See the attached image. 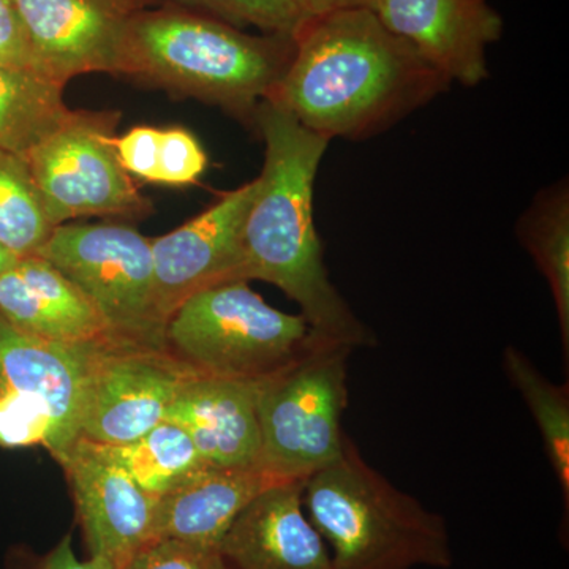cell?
<instances>
[{
  "instance_id": "cell-2",
  "label": "cell",
  "mask_w": 569,
  "mask_h": 569,
  "mask_svg": "<svg viewBox=\"0 0 569 569\" xmlns=\"http://www.w3.org/2000/svg\"><path fill=\"white\" fill-rule=\"evenodd\" d=\"M253 127L264 141V167L242 227L239 280L280 288L301 307L312 339L351 350L376 346L329 279L313 222V182L328 138L272 100L260 103Z\"/></svg>"
},
{
  "instance_id": "cell-9",
  "label": "cell",
  "mask_w": 569,
  "mask_h": 569,
  "mask_svg": "<svg viewBox=\"0 0 569 569\" xmlns=\"http://www.w3.org/2000/svg\"><path fill=\"white\" fill-rule=\"evenodd\" d=\"M193 370L167 348L108 339L93 348L78 440L126 445L167 418Z\"/></svg>"
},
{
  "instance_id": "cell-28",
  "label": "cell",
  "mask_w": 569,
  "mask_h": 569,
  "mask_svg": "<svg viewBox=\"0 0 569 569\" xmlns=\"http://www.w3.org/2000/svg\"><path fill=\"white\" fill-rule=\"evenodd\" d=\"M160 129L138 126L116 137V151L123 170L140 181L156 183Z\"/></svg>"
},
{
  "instance_id": "cell-29",
  "label": "cell",
  "mask_w": 569,
  "mask_h": 569,
  "mask_svg": "<svg viewBox=\"0 0 569 569\" xmlns=\"http://www.w3.org/2000/svg\"><path fill=\"white\" fill-rule=\"evenodd\" d=\"M6 569H116L108 561L93 559H78L71 545L70 535H66L43 556H37L28 549H17L11 552Z\"/></svg>"
},
{
  "instance_id": "cell-8",
  "label": "cell",
  "mask_w": 569,
  "mask_h": 569,
  "mask_svg": "<svg viewBox=\"0 0 569 569\" xmlns=\"http://www.w3.org/2000/svg\"><path fill=\"white\" fill-rule=\"evenodd\" d=\"M119 119V111H73L22 157L54 228L81 217L142 220L153 212L116 151Z\"/></svg>"
},
{
  "instance_id": "cell-19",
  "label": "cell",
  "mask_w": 569,
  "mask_h": 569,
  "mask_svg": "<svg viewBox=\"0 0 569 569\" xmlns=\"http://www.w3.org/2000/svg\"><path fill=\"white\" fill-rule=\"evenodd\" d=\"M63 89L32 67L0 63V151L24 157L54 133L73 112Z\"/></svg>"
},
{
  "instance_id": "cell-10",
  "label": "cell",
  "mask_w": 569,
  "mask_h": 569,
  "mask_svg": "<svg viewBox=\"0 0 569 569\" xmlns=\"http://www.w3.org/2000/svg\"><path fill=\"white\" fill-rule=\"evenodd\" d=\"M257 189L253 179L178 230L151 239L157 309L164 325L190 296L239 280L242 227Z\"/></svg>"
},
{
  "instance_id": "cell-31",
  "label": "cell",
  "mask_w": 569,
  "mask_h": 569,
  "mask_svg": "<svg viewBox=\"0 0 569 569\" xmlns=\"http://www.w3.org/2000/svg\"><path fill=\"white\" fill-rule=\"evenodd\" d=\"M306 7L310 14L328 13V11L359 9L367 7L369 9L370 0H299Z\"/></svg>"
},
{
  "instance_id": "cell-12",
  "label": "cell",
  "mask_w": 569,
  "mask_h": 569,
  "mask_svg": "<svg viewBox=\"0 0 569 569\" xmlns=\"http://www.w3.org/2000/svg\"><path fill=\"white\" fill-rule=\"evenodd\" d=\"M58 462L69 481L88 557L121 569L151 541L157 497L89 441H74Z\"/></svg>"
},
{
  "instance_id": "cell-16",
  "label": "cell",
  "mask_w": 569,
  "mask_h": 569,
  "mask_svg": "<svg viewBox=\"0 0 569 569\" xmlns=\"http://www.w3.org/2000/svg\"><path fill=\"white\" fill-rule=\"evenodd\" d=\"M0 316L28 335L66 346L112 339L80 288L40 254L18 257L0 276Z\"/></svg>"
},
{
  "instance_id": "cell-3",
  "label": "cell",
  "mask_w": 569,
  "mask_h": 569,
  "mask_svg": "<svg viewBox=\"0 0 569 569\" xmlns=\"http://www.w3.org/2000/svg\"><path fill=\"white\" fill-rule=\"evenodd\" d=\"M293 52V37L250 36L167 3L127 18L119 77L216 104L253 126L258 107L274 92Z\"/></svg>"
},
{
  "instance_id": "cell-27",
  "label": "cell",
  "mask_w": 569,
  "mask_h": 569,
  "mask_svg": "<svg viewBox=\"0 0 569 569\" xmlns=\"http://www.w3.org/2000/svg\"><path fill=\"white\" fill-rule=\"evenodd\" d=\"M121 569H228L219 549L181 539L160 538L142 545Z\"/></svg>"
},
{
  "instance_id": "cell-33",
  "label": "cell",
  "mask_w": 569,
  "mask_h": 569,
  "mask_svg": "<svg viewBox=\"0 0 569 569\" xmlns=\"http://www.w3.org/2000/svg\"><path fill=\"white\" fill-rule=\"evenodd\" d=\"M18 257H14L13 253H10L9 250L6 249V247L0 246V276L6 272V269L9 268L11 263H13L14 260H17Z\"/></svg>"
},
{
  "instance_id": "cell-1",
  "label": "cell",
  "mask_w": 569,
  "mask_h": 569,
  "mask_svg": "<svg viewBox=\"0 0 569 569\" xmlns=\"http://www.w3.org/2000/svg\"><path fill=\"white\" fill-rule=\"evenodd\" d=\"M449 86L367 7L313 14L266 100L328 138L365 140L387 130Z\"/></svg>"
},
{
  "instance_id": "cell-11",
  "label": "cell",
  "mask_w": 569,
  "mask_h": 569,
  "mask_svg": "<svg viewBox=\"0 0 569 569\" xmlns=\"http://www.w3.org/2000/svg\"><path fill=\"white\" fill-rule=\"evenodd\" d=\"M369 9L449 82L473 88L489 77L503 18L488 0H370Z\"/></svg>"
},
{
  "instance_id": "cell-17",
  "label": "cell",
  "mask_w": 569,
  "mask_h": 569,
  "mask_svg": "<svg viewBox=\"0 0 569 569\" xmlns=\"http://www.w3.org/2000/svg\"><path fill=\"white\" fill-rule=\"evenodd\" d=\"M164 421L181 426L208 466L260 468L257 383L194 373Z\"/></svg>"
},
{
  "instance_id": "cell-30",
  "label": "cell",
  "mask_w": 569,
  "mask_h": 569,
  "mask_svg": "<svg viewBox=\"0 0 569 569\" xmlns=\"http://www.w3.org/2000/svg\"><path fill=\"white\" fill-rule=\"evenodd\" d=\"M0 63L37 69L11 0H0Z\"/></svg>"
},
{
  "instance_id": "cell-6",
  "label": "cell",
  "mask_w": 569,
  "mask_h": 569,
  "mask_svg": "<svg viewBox=\"0 0 569 569\" xmlns=\"http://www.w3.org/2000/svg\"><path fill=\"white\" fill-rule=\"evenodd\" d=\"M351 351L309 336L293 361L258 381L260 468L274 481H306L342 455Z\"/></svg>"
},
{
  "instance_id": "cell-23",
  "label": "cell",
  "mask_w": 569,
  "mask_h": 569,
  "mask_svg": "<svg viewBox=\"0 0 569 569\" xmlns=\"http://www.w3.org/2000/svg\"><path fill=\"white\" fill-rule=\"evenodd\" d=\"M54 224L22 157L0 151V246L14 257L39 252Z\"/></svg>"
},
{
  "instance_id": "cell-25",
  "label": "cell",
  "mask_w": 569,
  "mask_h": 569,
  "mask_svg": "<svg viewBox=\"0 0 569 569\" xmlns=\"http://www.w3.org/2000/svg\"><path fill=\"white\" fill-rule=\"evenodd\" d=\"M43 447L56 451V432L50 418L24 397L0 395V448Z\"/></svg>"
},
{
  "instance_id": "cell-15",
  "label": "cell",
  "mask_w": 569,
  "mask_h": 569,
  "mask_svg": "<svg viewBox=\"0 0 569 569\" xmlns=\"http://www.w3.org/2000/svg\"><path fill=\"white\" fill-rule=\"evenodd\" d=\"M302 490L305 481L276 482L247 505L219 545L228 569H335Z\"/></svg>"
},
{
  "instance_id": "cell-7",
  "label": "cell",
  "mask_w": 569,
  "mask_h": 569,
  "mask_svg": "<svg viewBox=\"0 0 569 569\" xmlns=\"http://www.w3.org/2000/svg\"><path fill=\"white\" fill-rule=\"evenodd\" d=\"M36 254L80 288L112 339L164 348L151 238L123 223H63Z\"/></svg>"
},
{
  "instance_id": "cell-32",
  "label": "cell",
  "mask_w": 569,
  "mask_h": 569,
  "mask_svg": "<svg viewBox=\"0 0 569 569\" xmlns=\"http://www.w3.org/2000/svg\"><path fill=\"white\" fill-rule=\"evenodd\" d=\"M112 6L118 7L123 13L132 14L134 11L151 9L159 3L160 0H108Z\"/></svg>"
},
{
  "instance_id": "cell-20",
  "label": "cell",
  "mask_w": 569,
  "mask_h": 569,
  "mask_svg": "<svg viewBox=\"0 0 569 569\" xmlns=\"http://www.w3.org/2000/svg\"><path fill=\"white\" fill-rule=\"evenodd\" d=\"M519 241L548 280L569 358V190L567 181L542 190L518 223Z\"/></svg>"
},
{
  "instance_id": "cell-21",
  "label": "cell",
  "mask_w": 569,
  "mask_h": 569,
  "mask_svg": "<svg viewBox=\"0 0 569 569\" xmlns=\"http://www.w3.org/2000/svg\"><path fill=\"white\" fill-rule=\"evenodd\" d=\"M91 445L153 497L163 496L194 471L208 466L189 433L171 421L160 422L130 443Z\"/></svg>"
},
{
  "instance_id": "cell-26",
  "label": "cell",
  "mask_w": 569,
  "mask_h": 569,
  "mask_svg": "<svg viewBox=\"0 0 569 569\" xmlns=\"http://www.w3.org/2000/svg\"><path fill=\"white\" fill-rule=\"evenodd\" d=\"M208 168V156L193 133L182 127L160 129L156 183L182 187L197 183Z\"/></svg>"
},
{
  "instance_id": "cell-4",
  "label": "cell",
  "mask_w": 569,
  "mask_h": 569,
  "mask_svg": "<svg viewBox=\"0 0 569 569\" xmlns=\"http://www.w3.org/2000/svg\"><path fill=\"white\" fill-rule=\"evenodd\" d=\"M302 503L331 550L335 569H449L443 516L396 488L346 437L342 455L305 481Z\"/></svg>"
},
{
  "instance_id": "cell-18",
  "label": "cell",
  "mask_w": 569,
  "mask_h": 569,
  "mask_svg": "<svg viewBox=\"0 0 569 569\" xmlns=\"http://www.w3.org/2000/svg\"><path fill=\"white\" fill-rule=\"evenodd\" d=\"M276 482L261 468L201 467L157 497L151 539H181L219 549L247 505Z\"/></svg>"
},
{
  "instance_id": "cell-13",
  "label": "cell",
  "mask_w": 569,
  "mask_h": 569,
  "mask_svg": "<svg viewBox=\"0 0 569 569\" xmlns=\"http://www.w3.org/2000/svg\"><path fill=\"white\" fill-rule=\"evenodd\" d=\"M33 63L52 80L121 74L127 18L108 0H11Z\"/></svg>"
},
{
  "instance_id": "cell-24",
  "label": "cell",
  "mask_w": 569,
  "mask_h": 569,
  "mask_svg": "<svg viewBox=\"0 0 569 569\" xmlns=\"http://www.w3.org/2000/svg\"><path fill=\"white\" fill-rule=\"evenodd\" d=\"M236 28L253 26L271 36L296 37L313 14L299 0H168Z\"/></svg>"
},
{
  "instance_id": "cell-14",
  "label": "cell",
  "mask_w": 569,
  "mask_h": 569,
  "mask_svg": "<svg viewBox=\"0 0 569 569\" xmlns=\"http://www.w3.org/2000/svg\"><path fill=\"white\" fill-rule=\"evenodd\" d=\"M96 346L50 342L21 331L0 316V395L24 397L47 413L56 432V460L78 440Z\"/></svg>"
},
{
  "instance_id": "cell-5",
  "label": "cell",
  "mask_w": 569,
  "mask_h": 569,
  "mask_svg": "<svg viewBox=\"0 0 569 569\" xmlns=\"http://www.w3.org/2000/svg\"><path fill=\"white\" fill-rule=\"evenodd\" d=\"M305 317L277 310L246 280L190 296L164 325V348L198 376L258 383L301 353Z\"/></svg>"
},
{
  "instance_id": "cell-22",
  "label": "cell",
  "mask_w": 569,
  "mask_h": 569,
  "mask_svg": "<svg viewBox=\"0 0 569 569\" xmlns=\"http://www.w3.org/2000/svg\"><path fill=\"white\" fill-rule=\"evenodd\" d=\"M503 370L529 407L541 433L550 468L559 481L565 509L569 508V387L550 381L533 361L509 346L503 351Z\"/></svg>"
}]
</instances>
